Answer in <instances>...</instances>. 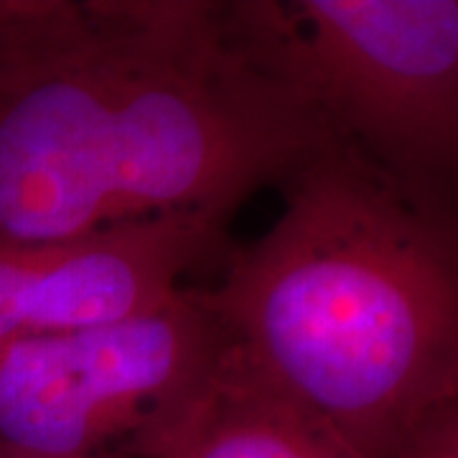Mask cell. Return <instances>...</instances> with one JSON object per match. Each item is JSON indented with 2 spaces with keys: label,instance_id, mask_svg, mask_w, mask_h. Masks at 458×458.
<instances>
[{
  "label": "cell",
  "instance_id": "1",
  "mask_svg": "<svg viewBox=\"0 0 458 458\" xmlns=\"http://www.w3.org/2000/svg\"><path fill=\"white\" fill-rule=\"evenodd\" d=\"M331 140L227 3L0 0V242L227 219Z\"/></svg>",
  "mask_w": 458,
  "mask_h": 458
},
{
  "label": "cell",
  "instance_id": "2",
  "mask_svg": "<svg viewBox=\"0 0 458 458\" xmlns=\"http://www.w3.org/2000/svg\"><path fill=\"white\" fill-rule=\"evenodd\" d=\"M204 291L229 344L367 458L458 400V232L336 138Z\"/></svg>",
  "mask_w": 458,
  "mask_h": 458
},
{
  "label": "cell",
  "instance_id": "3",
  "mask_svg": "<svg viewBox=\"0 0 458 458\" xmlns=\"http://www.w3.org/2000/svg\"><path fill=\"white\" fill-rule=\"evenodd\" d=\"M232 31L393 176L458 179V0H242Z\"/></svg>",
  "mask_w": 458,
  "mask_h": 458
},
{
  "label": "cell",
  "instance_id": "4",
  "mask_svg": "<svg viewBox=\"0 0 458 458\" xmlns=\"http://www.w3.org/2000/svg\"><path fill=\"white\" fill-rule=\"evenodd\" d=\"M227 346L199 291L120 321L0 344V448L140 458Z\"/></svg>",
  "mask_w": 458,
  "mask_h": 458
},
{
  "label": "cell",
  "instance_id": "5",
  "mask_svg": "<svg viewBox=\"0 0 458 458\" xmlns=\"http://www.w3.org/2000/svg\"><path fill=\"white\" fill-rule=\"evenodd\" d=\"M214 214L171 212L47 242H0V344L150 311L219 242Z\"/></svg>",
  "mask_w": 458,
  "mask_h": 458
},
{
  "label": "cell",
  "instance_id": "6",
  "mask_svg": "<svg viewBox=\"0 0 458 458\" xmlns=\"http://www.w3.org/2000/svg\"><path fill=\"white\" fill-rule=\"evenodd\" d=\"M140 458H367L229 344L179 418Z\"/></svg>",
  "mask_w": 458,
  "mask_h": 458
},
{
  "label": "cell",
  "instance_id": "7",
  "mask_svg": "<svg viewBox=\"0 0 458 458\" xmlns=\"http://www.w3.org/2000/svg\"><path fill=\"white\" fill-rule=\"evenodd\" d=\"M394 458H458V400L428 418Z\"/></svg>",
  "mask_w": 458,
  "mask_h": 458
},
{
  "label": "cell",
  "instance_id": "8",
  "mask_svg": "<svg viewBox=\"0 0 458 458\" xmlns=\"http://www.w3.org/2000/svg\"><path fill=\"white\" fill-rule=\"evenodd\" d=\"M0 458H38V456H29V454H16V451H8V448H0Z\"/></svg>",
  "mask_w": 458,
  "mask_h": 458
}]
</instances>
